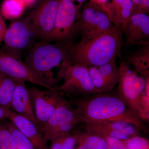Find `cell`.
<instances>
[{"label":"cell","instance_id":"obj_31","mask_svg":"<svg viewBox=\"0 0 149 149\" xmlns=\"http://www.w3.org/2000/svg\"><path fill=\"white\" fill-rule=\"evenodd\" d=\"M13 111L9 108L0 105V123L6 118H8Z\"/></svg>","mask_w":149,"mask_h":149},{"label":"cell","instance_id":"obj_34","mask_svg":"<svg viewBox=\"0 0 149 149\" xmlns=\"http://www.w3.org/2000/svg\"><path fill=\"white\" fill-rule=\"evenodd\" d=\"M26 7L29 6L35 2L36 0H23Z\"/></svg>","mask_w":149,"mask_h":149},{"label":"cell","instance_id":"obj_30","mask_svg":"<svg viewBox=\"0 0 149 149\" xmlns=\"http://www.w3.org/2000/svg\"><path fill=\"white\" fill-rule=\"evenodd\" d=\"M131 1L134 8V13L148 14L149 0H131Z\"/></svg>","mask_w":149,"mask_h":149},{"label":"cell","instance_id":"obj_8","mask_svg":"<svg viewBox=\"0 0 149 149\" xmlns=\"http://www.w3.org/2000/svg\"><path fill=\"white\" fill-rule=\"evenodd\" d=\"M60 0H43L27 17L35 37L42 42L53 41Z\"/></svg>","mask_w":149,"mask_h":149},{"label":"cell","instance_id":"obj_27","mask_svg":"<svg viewBox=\"0 0 149 149\" xmlns=\"http://www.w3.org/2000/svg\"><path fill=\"white\" fill-rule=\"evenodd\" d=\"M121 141L128 149H149V140L139 135Z\"/></svg>","mask_w":149,"mask_h":149},{"label":"cell","instance_id":"obj_19","mask_svg":"<svg viewBox=\"0 0 149 149\" xmlns=\"http://www.w3.org/2000/svg\"><path fill=\"white\" fill-rule=\"evenodd\" d=\"M79 137L74 149H107L106 142L101 136L78 129Z\"/></svg>","mask_w":149,"mask_h":149},{"label":"cell","instance_id":"obj_5","mask_svg":"<svg viewBox=\"0 0 149 149\" xmlns=\"http://www.w3.org/2000/svg\"><path fill=\"white\" fill-rule=\"evenodd\" d=\"M70 101L64 97L53 113L41 128L47 142L71 133L84 122L83 117Z\"/></svg>","mask_w":149,"mask_h":149},{"label":"cell","instance_id":"obj_3","mask_svg":"<svg viewBox=\"0 0 149 149\" xmlns=\"http://www.w3.org/2000/svg\"><path fill=\"white\" fill-rule=\"evenodd\" d=\"M67 58L65 45L42 42L35 44L25 58L24 63L43 82L52 88L58 80L52 70Z\"/></svg>","mask_w":149,"mask_h":149},{"label":"cell","instance_id":"obj_18","mask_svg":"<svg viewBox=\"0 0 149 149\" xmlns=\"http://www.w3.org/2000/svg\"><path fill=\"white\" fill-rule=\"evenodd\" d=\"M125 61L133 65L137 73L145 79L149 78V45L142 46L138 50L128 55Z\"/></svg>","mask_w":149,"mask_h":149},{"label":"cell","instance_id":"obj_23","mask_svg":"<svg viewBox=\"0 0 149 149\" xmlns=\"http://www.w3.org/2000/svg\"><path fill=\"white\" fill-rule=\"evenodd\" d=\"M87 67L93 86L98 93H109L112 91V88L97 66Z\"/></svg>","mask_w":149,"mask_h":149},{"label":"cell","instance_id":"obj_10","mask_svg":"<svg viewBox=\"0 0 149 149\" xmlns=\"http://www.w3.org/2000/svg\"><path fill=\"white\" fill-rule=\"evenodd\" d=\"M35 37L27 17L13 22L7 29L2 49L20 58Z\"/></svg>","mask_w":149,"mask_h":149},{"label":"cell","instance_id":"obj_21","mask_svg":"<svg viewBox=\"0 0 149 149\" xmlns=\"http://www.w3.org/2000/svg\"><path fill=\"white\" fill-rule=\"evenodd\" d=\"M16 82L0 72V105L11 109Z\"/></svg>","mask_w":149,"mask_h":149},{"label":"cell","instance_id":"obj_33","mask_svg":"<svg viewBox=\"0 0 149 149\" xmlns=\"http://www.w3.org/2000/svg\"><path fill=\"white\" fill-rule=\"evenodd\" d=\"M90 1L93 3L99 6L101 8L104 10L109 16L108 4L109 2V0H90Z\"/></svg>","mask_w":149,"mask_h":149},{"label":"cell","instance_id":"obj_13","mask_svg":"<svg viewBox=\"0 0 149 149\" xmlns=\"http://www.w3.org/2000/svg\"><path fill=\"white\" fill-rule=\"evenodd\" d=\"M80 127L86 132L121 140L139 135L141 131L134 124L123 121H85Z\"/></svg>","mask_w":149,"mask_h":149},{"label":"cell","instance_id":"obj_14","mask_svg":"<svg viewBox=\"0 0 149 149\" xmlns=\"http://www.w3.org/2000/svg\"><path fill=\"white\" fill-rule=\"evenodd\" d=\"M120 27L126 39L125 47L149 45V17L147 14L133 13Z\"/></svg>","mask_w":149,"mask_h":149},{"label":"cell","instance_id":"obj_22","mask_svg":"<svg viewBox=\"0 0 149 149\" xmlns=\"http://www.w3.org/2000/svg\"><path fill=\"white\" fill-rule=\"evenodd\" d=\"M79 137L78 128L52 142L48 149H74L78 143Z\"/></svg>","mask_w":149,"mask_h":149},{"label":"cell","instance_id":"obj_28","mask_svg":"<svg viewBox=\"0 0 149 149\" xmlns=\"http://www.w3.org/2000/svg\"><path fill=\"white\" fill-rule=\"evenodd\" d=\"M140 111L139 117L142 121H148L149 119V96L144 91L141 94L139 102Z\"/></svg>","mask_w":149,"mask_h":149},{"label":"cell","instance_id":"obj_25","mask_svg":"<svg viewBox=\"0 0 149 149\" xmlns=\"http://www.w3.org/2000/svg\"><path fill=\"white\" fill-rule=\"evenodd\" d=\"M96 66L113 89L116 85L118 83L119 78V67L117 66L116 61Z\"/></svg>","mask_w":149,"mask_h":149},{"label":"cell","instance_id":"obj_24","mask_svg":"<svg viewBox=\"0 0 149 149\" xmlns=\"http://www.w3.org/2000/svg\"><path fill=\"white\" fill-rule=\"evenodd\" d=\"M12 137L16 149H37L29 139L13 125L11 121H6Z\"/></svg>","mask_w":149,"mask_h":149},{"label":"cell","instance_id":"obj_35","mask_svg":"<svg viewBox=\"0 0 149 149\" xmlns=\"http://www.w3.org/2000/svg\"><path fill=\"white\" fill-rule=\"evenodd\" d=\"M87 1V0H74V1H76L79 3L78 5L80 6H82L83 4L86 2Z\"/></svg>","mask_w":149,"mask_h":149},{"label":"cell","instance_id":"obj_15","mask_svg":"<svg viewBox=\"0 0 149 149\" xmlns=\"http://www.w3.org/2000/svg\"><path fill=\"white\" fill-rule=\"evenodd\" d=\"M11 108L17 114L29 119L37 125L35 111L25 82H16Z\"/></svg>","mask_w":149,"mask_h":149},{"label":"cell","instance_id":"obj_7","mask_svg":"<svg viewBox=\"0 0 149 149\" xmlns=\"http://www.w3.org/2000/svg\"><path fill=\"white\" fill-rule=\"evenodd\" d=\"M82 6L67 0H60L53 41L66 45L80 33V11Z\"/></svg>","mask_w":149,"mask_h":149},{"label":"cell","instance_id":"obj_12","mask_svg":"<svg viewBox=\"0 0 149 149\" xmlns=\"http://www.w3.org/2000/svg\"><path fill=\"white\" fill-rule=\"evenodd\" d=\"M28 91L35 109L37 125L41 129L53 113L64 96L54 88L43 91L32 87L29 88Z\"/></svg>","mask_w":149,"mask_h":149},{"label":"cell","instance_id":"obj_26","mask_svg":"<svg viewBox=\"0 0 149 149\" xmlns=\"http://www.w3.org/2000/svg\"><path fill=\"white\" fill-rule=\"evenodd\" d=\"M0 149H16L5 120L0 123Z\"/></svg>","mask_w":149,"mask_h":149},{"label":"cell","instance_id":"obj_9","mask_svg":"<svg viewBox=\"0 0 149 149\" xmlns=\"http://www.w3.org/2000/svg\"><path fill=\"white\" fill-rule=\"evenodd\" d=\"M81 39H90L103 34L115 25L108 14L99 6L89 1L80 11Z\"/></svg>","mask_w":149,"mask_h":149},{"label":"cell","instance_id":"obj_4","mask_svg":"<svg viewBox=\"0 0 149 149\" xmlns=\"http://www.w3.org/2000/svg\"><path fill=\"white\" fill-rule=\"evenodd\" d=\"M57 74L58 80L63 79L64 82L54 88L63 95L78 98L98 93L93 86L87 66L71 64L65 59Z\"/></svg>","mask_w":149,"mask_h":149},{"label":"cell","instance_id":"obj_36","mask_svg":"<svg viewBox=\"0 0 149 149\" xmlns=\"http://www.w3.org/2000/svg\"><path fill=\"white\" fill-rule=\"evenodd\" d=\"M67 1H69L71 2L74 3V0H67Z\"/></svg>","mask_w":149,"mask_h":149},{"label":"cell","instance_id":"obj_20","mask_svg":"<svg viewBox=\"0 0 149 149\" xmlns=\"http://www.w3.org/2000/svg\"><path fill=\"white\" fill-rule=\"evenodd\" d=\"M23 0H4L0 9V14L7 19H16L20 17L26 8Z\"/></svg>","mask_w":149,"mask_h":149},{"label":"cell","instance_id":"obj_2","mask_svg":"<svg viewBox=\"0 0 149 149\" xmlns=\"http://www.w3.org/2000/svg\"><path fill=\"white\" fill-rule=\"evenodd\" d=\"M85 121H123L146 130L143 121L125 104L118 95L109 93L89 95L70 101Z\"/></svg>","mask_w":149,"mask_h":149},{"label":"cell","instance_id":"obj_32","mask_svg":"<svg viewBox=\"0 0 149 149\" xmlns=\"http://www.w3.org/2000/svg\"><path fill=\"white\" fill-rule=\"evenodd\" d=\"M7 27L3 17L0 14V45L3 41Z\"/></svg>","mask_w":149,"mask_h":149},{"label":"cell","instance_id":"obj_29","mask_svg":"<svg viewBox=\"0 0 149 149\" xmlns=\"http://www.w3.org/2000/svg\"><path fill=\"white\" fill-rule=\"evenodd\" d=\"M100 136L106 142L107 149H128L120 139L111 136Z\"/></svg>","mask_w":149,"mask_h":149},{"label":"cell","instance_id":"obj_16","mask_svg":"<svg viewBox=\"0 0 149 149\" xmlns=\"http://www.w3.org/2000/svg\"><path fill=\"white\" fill-rule=\"evenodd\" d=\"M8 119L32 142L37 149H49L42 130L37 124L14 111Z\"/></svg>","mask_w":149,"mask_h":149},{"label":"cell","instance_id":"obj_1","mask_svg":"<svg viewBox=\"0 0 149 149\" xmlns=\"http://www.w3.org/2000/svg\"><path fill=\"white\" fill-rule=\"evenodd\" d=\"M123 34L119 26L90 39H81L77 43L65 45L67 60L72 64L99 66L116 60L123 45Z\"/></svg>","mask_w":149,"mask_h":149},{"label":"cell","instance_id":"obj_11","mask_svg":"<svg viewBox=\"0 0 149 149\" xmlns=\"http://www.w3.org/2000/svg\"><path fill=\"white\" fill-rule=\"evenodd\" d=\"M0 72L16 82H28L48 89L50 87L39 78L34 72L21 60L0 49Z\"/></svg>","mask_w":149,"mask_h":149},{"label":"cell","instance_id":"obj_17","mask_svg":"<svg viewBox=\"0 0 149 149\" xmlns=\"http://www.w3.org/2000/svg\"><path fill=\"white\" fill-rule=\"evenodd\" d=\"M108 8L111 20L119 27L134 13L131 0H111L108 4Z\"/></svg>","mask_w":149,"mask_h":149},{"label":"cell","instance_id":"obj_6","mask_svg":"<svg viewBox=\"0 0 149 149\" xmlns=\"http://www.w3.org/2000/svg\"><path fill=\"white\" fill-rule=\"evenodd\" d=\"M118 80V96L125 104L139 116V102L141 94L145 90L146 80L143 76L130 69L129 65L121 56Z\"/></svg>","mask_w":149,"mask_h":149}]
</instances>
